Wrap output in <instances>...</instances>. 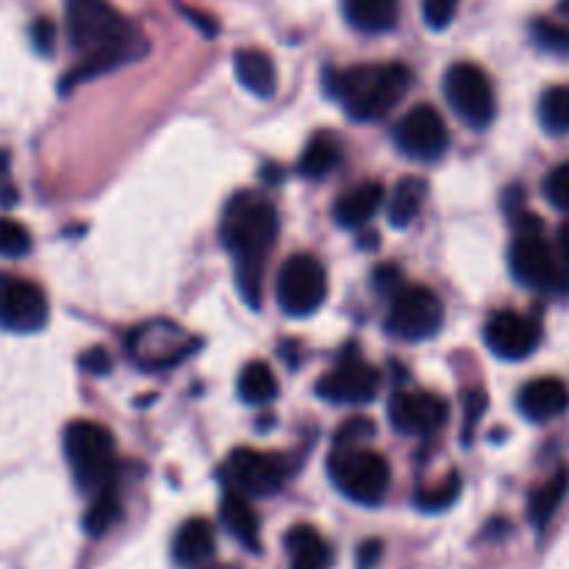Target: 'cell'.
Returning a JSON list of instances; mask_svg holds the SVG:
<instances>
[{
	"instance_id": "obj_24",
	"label": "cell",
	"mask_w": 569,
	"mask_h": 569,
	"mask_svg": "<svg viewBox=\"0 0 569 569\" xmlns=\"http://www.w3.org/2000/svg\"><path fill=\"white\" fill-rule=\"evenodd\" d=\"M342 164V142L333 133L320 131L309 139L306 150L298 159V172L311 181H320L328 172H333Z\"/></svg>"
},
{
	"instance_id": "obj_37",
	"label": "cell",
	"mask_w": 569,
	"mask_h": 569,
	"mask_svg": "<svg viewBox=\"0 0 569 569\" xmlns=\"http://www.w3.org/2000/svg\"><path fill=\"white\" fill-rule=\"evenodd\" d=\"M20 200L14 176H11V156L9 150H0V209H11Z\"/></svg>"
},
{
	"instance_id": "obj_30",
	"label": "cell",
	"mask_w": 569,
	"mask_h": 569,
	"mask_svg": "<svg viewBox=\"0 0 569 569\" xmlns=\"http://www.w3.org/2000/svg\"><path fill=\"white\" fill-rule=\"evenodd\" d=\"M459 495H461V478L456 476V472H450L448 481L439 483V487L420 489V492L415 495V506L420 511H426V515H439V511L450 509V506L459 500Z\"/></svg>"
},
{
	"instance_id": "obj_8",
	"label": "cell",
	"mask_w": 569,
	"mask_h": 569,
	"mask_svg": "<svg viewBox=\"0 0 569 569\" xmlns=\"http://www.w3.org/2000/svg\"><path fill=\"white\" fill-rule=\"evenodd\" d=\"M276 298L283 315L309 317L326 303L328 276L315 256L298 253L283 261L276 281Z\"/></svg>"
},
{
	"instance_id": "obj_2",
	"label": "cell",
	"mask_w": 569,
	"mask_h": 569,
	"mask_svg": "<svg viewBox=\"0 0 569 569\" xmlns=\"http://www.w3.org/2000/svg\"><path fill=\"white\" fill-rule=\"evenodd\" d=\"M220 237L233 259L237 289L250 309L261 303L264 267L278 239V211L267 194L237 192L226 203Z\"/></svg>"
},
{
	"instance_id": "obj_28",
	"label": "cell",
	"mask_w": 569,
	"mask_h": 569,
	"mask_svg": "<svg viewBox=\"0 0 569 569\" xmlns=\"http://www.w3.org/2000/svg\"><path fill=\"white\" fill-rule=\"evenodd\" d=\"M122 517V503L117 487L103 489V492L92 495V503H89L87 515H83V531L92 539H100L103 533H109L117 526V520Z\"/></svg>"
},
{
	"instance_id": "obj_18",
	"label": "cell",
	"mask_w": 569,
	"mask_h": 569,
	"mask_svg": "<svg viewBox=\"0 0 569 569\" xmlns=\"http://www.w3.org/2000/svg\"><path fill=\"white\" fill-rule=\"evenodd\" d=\"M217 539L214 528L203 517H192L183 522L172 542V561L183 569H200L214 559Z\"/></svg>"
},
{
	"instance_id": "obj_20",
	"label": "cell",
	"mask_w": 569,
	"mask_h": 569,
	"mask_svg": "<svg viewBox=\"0 0 569 569\" xmlns=\"http://www.w3.org/2000/svg\"><path fill=\"white\" fill-rule=\"evenodd\" d=\"M383 206V187L378 181H365L359 187L348 189L345 194H339V200L333 203V220L342 228H365L372 217L378 214V209Z\"/></svg>"
},
{
	"instance_id": "obj_23",
	"label": "cell",
	"mask_w": 569,
	"mask_h": 569,
	"mask_svg": "<svg viewBox=\"0 0 569 569\" xmlns=\"http://www.w3.org/2000/svg\"><path fill=\"white\" fill-rule=\"evenodd\" d=\"M345 20L361 33H387L398 26V0H342Z\"/></svg>"
},
{
	"instance_id": "obj_25",
	"label": "cell",
	"mask_w": 569,
	"mask_h": 569,
	"mask_svg": "<svg viewBox=\"0 0 569 569\" xmlns=\"http://www.w3.org/2000/svg\"><path fill=\"white\" fill-rule=\"evenodd\" d=\"M567 492H569V467H559V470H556L553 476H550L548 481L531 495V500H528V520L533 522V528H539V531L548 528V522L553 520L559 506L565 503Z\"/></svg>"
},
{
	"instance_id": "obj_39",
	"label": "cell",
	"mask_w": 569,
	"mask_h": 569,
	"mask_svg": "<svg viewBox=\"0 0 569 569\" xmlns=\"http://www.w3.org/2000/svg\"><path fill=\"white\" fill-rule=\"evenodd\" d=\"M81 370L89 376H106L111 370V356L103 348H92L81 356Z\"/></svg>"
},
{
	"instance_id": "obj_3",
	"label": "cell",
	"mask_w": 569,
	"mask_h": 569,
	"mask_svg": "<svg viewBox=\"0 0 569 569\" xmlns=\"http://www.w3.org/2000/svg\"><path fill=\"white\" fill-rule=\"evenodd\" d=\"M411 89V70L398 61L326 70V92L359 122L383 120Z\"/></svg>"
},
{
	"instance_id": "obj_15",
	"label": "cell",
	"mask_w": 569,
	"mask_h": 569,
	"mask_svg": "<svg viewBox=\"0 0 569 569\" xmlns=\"http://www.w3.org/2000/svg\"><path fill=\"white\" fill-rule=\"evenodd\" d=\"M483 339H487V348L498 359L520 361L537 353L539 342H542V328L526 315L498 311V315L489 317L487 328H483Z\"/></svg>"
},
{
	"instance_id": "obj_16",
	"label": "cell",
	"mask_w": 569,
	"mask_h": 569,
	"mask_svg": "<svg viewBox=\"0 0 569 569\" xmlns=\"http://www.w3.org/2000/svg\"><path fill=\"white\" fill-rule=\"evenodd\" d=\"M389 422L406 437H431L448 422V403L431 392H398L389 400Z\"/></svg>"
},
{
	"instance_id": "obj_35",
	"label": "cell",
	"mask_w": 569,
	"mask_h": 569,
	"mask_svg": "<svg viewBox=\"0 0 569 569\" xmlns=\"http://www.w3.org/2000/svg\"><path fill=\"white\" fill-rule=\"evenodd\" d=\"M372 433H376V426H372L370 420H365V417H353V420L345 422V426L339 428L337 448H359L361 442L372 439Z\"/></svg>"
},
{
	"instance_id": "obj_26",
	"label": "cell",
	"mask_w": 569,
	"mask_h": 569,
	"mask_svg": "<svg viewBox=\"0 0 569 569\" xmlns=\"http://www.w3.org/2000/svg\"><path fill=\"white\" fill-rule=\"evenodd\" d=\"M426 194H428V183L422 178L409 176L403 181H398V187L392 189L387 203V214L389 222L395 228H406L417 220V214L426 206Z\"/></svg>"
},
{
	"instance_id": "obj_12",
	"label": "cell",
	"mask_w": 569,
	"mask_h": 569,
	"mask_svg": "<svg viewBox=\"0 0 569 569\" xmlns=\"http://www.w3.org/2000/svg\"><path fill=\"white\" fill-rule=\"evenodd\" d=\"M381 387L376 367L367 365L356 350H348L331 372L317 381V395L333 406H365L372 403Z\"/></svg>"
},
{
	"instance_id": "obj_38",
	"label": "cell",
	"mask_w": 569,
	"mask_h": 569,
	"mask_svg": "<svg viewBox=\"0 0 569 569\" xmlns=\"http://www.w3.org/2000/svg\"><path fill=\"white\" fill-rule=\"evenodd\" d=\"M489 400L483 392H470L467 395V428H465V442H470L472 431H476V422L481 420V415L487 411Z\"/></svg>"
},
{
	"instance_id": "obj_41",
	"label": "cell",
	"mask_w": 569,
	"mask_h": 569,
	"mask_svg": "<svg viewBox=\"0 0 569 569\" xmlns=\"http://www.w3.org/2000/svg\"><path fill=\"white\" fill-rule=\"evenodd\" d=\"M383 545L378 539H367L365 545L359 548V569H372L381 561Z\"/></svg>"
},
{
	"instance_id": "obj_42",
	"label": "cell",
	"mask_w": 569,
	"mask_h": 569,
	"mask_svg": "<svg viewBox=\"0 0 569 569\" xmlns=\"http://www.w3.org/2000/svg\"><path fill=\"white\" fill-rule=\"evenodd\" d=\"M559 250H561V259H565V264L569 267V220L559 231Z\"/></svg>"
},
{
	"instance_id": "obj_13",
	"label": "cell",
	"mask_w": 569,
	"mask_h": 569,
	"mask_svg": "<svg viewBox=\"0 0 569 569\" xmlns=\"http://www.w3.org/2000/svg\"><path fill=\"white\" fill-rule=\"evenodd\" d=\"M48 298L33 281L0 276V328L11 333H37L48 326Z\"/></svg>"
},
{
	"instance_id": "obj_10",
	"label": "cell",
	"mask_w": 569,
	"mask_h": 569,
	"mask_svg": "<svg viewBox=\"0 0 569 569\" xmlns=\"http://www.w3.org/2000/svg\"><path fill=\"white\" fill-rule=\"evenodd\" d=\"M445 322V306L428 287H403L392 298L387 331L403 342H422L437 337Z\"/></svg>"
},
{
	"instance_id": "obj_17",
	"label": "cell",
	"mask_w": 569,
	"mask_h": 569,
	"mask_svg": "<svg viewBox=\"0 0 569 569\" xmlns=\"http://www.w3.org/2000/svg\"><path fill=\"white\" fill-rule=\"evenodd\" d=\"M517 409L531 422L556 420L569 409V387L559 378H537L522 387Z\"/></svg>"
},
{
	"instance_id": "obj_34",
	"label": "cell",
	"mask_w": 569,
	"mask_h": 569,
	"mask_svg": "<svg viewBox=\"0 0 569 569\" xmlns=\"http://www.w3.org/2000/svg\"><path fill=\"white\" fill-rule=\"evenodd\" d=\"M456 11H459V0H426L422 3V17H426L428 28L442 31L453 22Z\"/></svg>"
},
{
	"instance_id": "obj_31",
	"label": "cell",
	"mask_w": 569,
	"mask_h": 569,
	"mask_svg": "<svg viewBox=\"0 0 569 569\" xmlns=\"http://www.w3.org/2000/svg\"><path fill=\"white\" fill-rule=\"evenodd\" d=\"M31 250V233L17 220L0 217V256L3 259H20Z\"/></svg>"
},
{
	"instance_id": "obj_11",
	"label": "cell",
	"mask_w": 569,
	"mask_h": 569,
	"mask_svg": "<svg viewBox=\"0 0 569 569\" xmlns=\"http://www.w3.org/2000/svg\"><path fill=\"white\" fill-rule=\"evenodd\" d=\"M289 465L283 456L264 450H233L226 467L228 489L248 495V498H270L287 483Z\"/></svg>"
},
{
	"instance_id": "obj_40",
	"label": "cell",
	"mask_w": 569,
	"mask_h": 569,
	"mask_svg": "<svg viewBox=\"0 0 569 569\" xmlns=\"http://www.w3.org/2000/svg\"><path fill=\"white\" fill-rule=\"evenodd\" d=\"M372 281L378 283V289H381L383 295H398L400 289V281H403V276H400L398 267H381V270H376V276H372Z\"/></svg>"
},
{
	"instance_id": "obj_22",
	"label": "cell",
	"mask_w": 569,
	"mask_h": 569,
	"mask_svg": "<svg viewBox=\"0 0 569 569\" xmlns=\"http://www.w3.org/2000/svg\"><path fill=\"white\" fill-rule=\"evenodd\" d=\"M233 76L256 98H272L278 87V72L264 50L242 48L233 53Z\"/></svg>"
},
{
	"instance_id": "obj_29",
	"label": "cell",
	"mask_w": 569,
	"mask_h": 569,
	"mask_svg": "<svg viewBox=\"0 0 569 569\" xmlns=\"http://www.w3.org/2000/svg\"><path fill=\"white\" fill-rule=\"evenodd\" d=\"M539 122L548 133H569V83L550 87L539 98Z\"/></svg>"
},
{
	"instance_id": "obj_5",
	"label": "cell",
	"mask_w": 569,
	"mask_h": 569,
	"mask_svg": "<svg viewBox=\"0 0 569 569\" xmlns=\"http://www.w3.org/2000/svg\"><path fill=\"white\" fill-rule=\"evenodd\" d=\"M509 267L511 276L528 289H539V292L559 295L569 289V276L559 256L553 253L548 242L539 233V220L533 214H526L520 222V233L511 242L509 250Z\"/></svg>"
},
{
	"instance_id": "obj_27",
	"label": "cell",
	"mask_w": 569,
	"mask_h": 569,
	"mask_svg": "<svg viewBox=\"0 0 569 569\" xmlns=\"http://www.w3.org/2000/svg\"><path fill=\"white\" fill-rule=\"evenodd\" d=\"M239 398L248 406H267L276 400L278 395V378L264 361H250L239 376Z\"/></svg>"
},
{
	"instance_id": "obj_43",
	"label": "cell",
	"mask_w": 569,
	"mask_h": 569,
	"mask_svg": "<svg viewBox=\"0 0 569 569\" xmlns=\"http://www.w3.org/2000/svg\"><path fill=\"white\" fill-rule=\"evenodd\" d=\"M206 569H233V567H206Z\"/></svg>"
},
{
	"instance_id": "obj_14",
	"label": "cell",
	"mask_w": 569,
	"mask_h": 569,
	"mask_svg": "<svg viewBox=\"0 0 569 569\" xmlns=\"http://www.w3.org/2000/svg\"><path fill=\"white\" fill-rule=\"evenodd\" d=\"M395 144L400 148V153L415 161H437L448 150L450 133L442 114L431 103H422L406 111L403 120L398 122V128H395Z\"/></svg>"
},
{
	"instance_id": "obj_6",
	"label": "cell",
	"mask_w": 569,
	"mask_h": 569,
	"mask_svg": "<svg viewBox=\"0 0 569 569\" xmlns=\"http://www.w3.org/2000/svg\"><path fill=\"white\" fill-rule=\"evenodd\" d=\"M328 476L333 487L348 500L359 506H378L389 492V472L387 459L376 450L367 448H337L328 459Z\"/></svg>"
},
{
	"instance_id": "obj_32",
	"label": "cell",
	"mask_w": 569,
	"mask_h": 569,
	"mask_svg": "<svg viewBox=\"0 0 569 569\" xmlns=\"http://www.w3.org/2000/svg\"><path fill=\"white\" fill-rule=\"evenodd\" d=\"M533 42L550 53H569V28L556 26L550 20L533 22Z\"/></svg>"
},
{
	"instance_id": "obj_1",
	"label": "cell",
	"mask_w": 569,
	"mask_h": 569,
	"mask_svg": "<svg viewBox=\"0 0 569 569\" xmlns=\"http://www.w3.org/2000/svg\"><path fill=\"white\" fill-rule=\"evenodd\" d=\"M64 9L67 37L81 61L61 78V89L106 76L144 53L142 33L109 0H64Z\"/></svg>"
},
{
	"instance_id": "obj_7",
	"label": "cell",
	"mask_w": 569,
	"mask_h": 569,
	"mask_svg": "<svg viewBox=\"0 0 569 569\" xmlns=\"http://www.w3.org/2000/svg\"><path fill=\"white\" fill-rule=\"evenodd\" d=\"M445 98H448L450 109L476 131L492 126L495 111H498V100H495L492 81L487 72L472 61H456L448 72H445Z\"/></svg>"
},
{
	"instance_id": "obj_4",
	"label": "cell",
	"mask_w": 569,
	"mask_h": 569,
	"mask_svg": "<svg viewBox=\"0 0 569 569\" xmlns=\"http://www.w3.org/2000/svg\"><path fill=\"white\" fill-rule=\"evenodd\" d=\"M64 453L78 489L89 498L114 487L117 448L114 437L103 426L89 420L70 422L64 431Z\"/></svg>"
},
{
	"instance_id": "obj_19",
	"label": "cell",
	"mask_w": 569,
	"mask_h": 569,
	"mask_svg": "<svg viewBox=\"0 0 569 569\" xmlns=\"http://www.w3.org/2000/svg\"><path fill=\"white\" fill-rule=\"evenodd\" d=\"M220 520L222 526H226V531L231 533L242 548H248L250 553H259L261 528L248 495L237 492V489H226V495H222L220 500Z\"/></svg>"
},
{
	"instance_id": "obj_21",
	"label": "cell",
	"mask_w": 569,
	"mask_h": 569,
	"mask_svg": "<svg viewBox=\"0 0 569 569\" xmlns=\"http://www.w3.org/2000/svg\"><path fill=\"white\" fill-rule=\"evenodd\" d=\"M283 548L289 553V569H331V545L311 526H295L283 537Z\"/></svg>"
},
{
	"instance_id": "obj_9",
	"label": "cell",
	"mask_w": 569,
	"mask_h": 569,
	"mask_svg": "<svg viewBox=\"0 0 569 569\" xmlns=\"http://www.w3.org/2000/svg\"><path fill=\"white\" fill-rule=\"evenodd\" d=\"M128 356L137 361L142 370H170L181 365L187 356L194 353L198 339L189 337L181 326L170 320H153L139 326L128 337Z\"/></svg>"
},
{
	"instance_id": "obj_33",
	"label": "cell",
	"mask_w": 569,
	"mask_h": 569,
	"mask_svg": "<svg viewBox=\"0 0 569 569\" xmlns=\"http://www.w3.org/2000/svg\"><path fill=\"white\" fill-rule=\"evenodd\" d=\"M545 198H548L556 209L569 214V161L556 167V170L545 178Z\"/></svg>"
},
{
	"instance_id": "obj_36",
	"label": "cell",
	"mask_w": 569,
	"mask_h": 569,
	"mask_svg": "<svg viewBox=\"0 0 569 569\" xmlns=\"http://www.w3.org/2000/svg\"><path fill=\"white\" fill-rule=\"evenodd\" d=\"M56 33L59 31H56L53 20H48V17H39V20H33V26H31L33 50H37L39 56H53Z\"/></svg>"
}]
</instances>
